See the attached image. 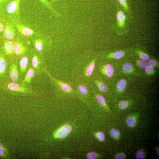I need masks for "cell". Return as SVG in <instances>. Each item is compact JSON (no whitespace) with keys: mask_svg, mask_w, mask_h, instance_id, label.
Segmentation results:
<instances>
[{"mask_svg":"<svg viewBox=\"0 0 159 159\" xmlns=\"http://www.w3.org/2000/svg\"><path fill=\"white\" fill-rule=\"evenodd\" d=\"M72 130V127L70 125H66L60 127L55 133L56 138L59 139L64 138L67 137Z\"/></svg>","mask_w":159,"mask_h":159,"instance_id":"obj_13","label":"cell"},{"mask_svg":"<svg viewBox=\"0 0 159 159\" xmlns=\"http://www.w3.org/2000/svg\"><path fill=\"white\" fill-rule=\"evenodd\" d=\"M126 157L125 155L124 154H117L115 157L116 159H124Z\"/></svg>","mask_w":159,"mask_h":159,"instance_id":"obj_36","label":"cell"},{"mask_svg":"<svg viewBox=\"0 0 159 159\" xmlns=\"http://www.w3.org/2000/svg\"><path fill=\"white\" fill-rule=\"evenodd\" d=\"M0 51L9 61L15 59L13 51V41L4 37L0 39Z\"/></svg>","mask_w":159,"mask_h":159,"instance_id":"obj_5","label":"cell"},{"mask_svg":"<svg viewBox=\"0 0 159 159\" xmlns=\"http://www.w3.org/2000/svg\"><path fill=\"white\" fill-rule=\"evenodd\" d=\"M148 65L154 67L157 66V62L154 59H150L148 61Z\"/></svg>","mask_w":159,"mask_h":159,"instance_id":"obj_35","label":"cell"},{"mask_svg":"<svg viewBox=\"0 0 159 159\" xmlns=\"http://www.w3.org/2000/svg\"><path fill=\"white\" fill-rule=\"evenodd\" d=\"M139 57L142 60L145 61L148 60L149 58L148 55L143 53H141L139 54Z\"/></svg>","mask_w":159,"mask_h":159,"instance_id":"obj_32","label":"cell"},{"mask_svg":"<svg viewBox=\"0 0 159 159\" xmlns=\"http://www.w3.org/2000/svg\"><path fill=\"white\" fill-rule=\"evenodd\" d=\"M29 63V55L28 52L18 60V67L20 83L26 74Z\"/></svg>","mask_w":159,"mask_h":159,"instance_id":"obj_9","label":"cell"},{"mask_svg":"<svg viewBox=\"0 0 159 159\" xmlns=\"http://www.w3.org/2000/svg\"><path fill=\"white\" fill-rule=\"evenodd\" d=\"M30 64L35 71V76L41 75L46 69L43 54L38 52L34 48L29 52Z\"/></svg>","mask_w":159,"mask_h":159,"instance_id":"obj_2","label":"cell"},{"mask_svg":"<svg viewBox=\"0 0 159 159\" xmlns=\"http://www.w3.org/2000/svg\"><path fill=\"white\" fill-rule=\"evenodd\" d=\"M98 156L97 154L95 152H90L87 155V157L89 159H94L97 157Z\"/></svg>","mask_w":159,"mask_h":159,"instance_id":"obj_31","label":"cell"},{"mask_svg":"<svg viewBox=\"0 0 159 159\" xmlns=\"http://www.w3.org/2000/svg\"><path fill=\"white\" fill-rule=\"evenodd\" d=\"M137 64L139 66L142 68H145L148 65V64L146 61L143 60L138 61Z\"/></svg>","mask_w":159,"mask_h":159,"instance_id":"obj_28","label":"cell"},{"mask_svg":"<svg viewBox=\"0 0 159 159\" xmlns=\"http://www.w3.org/2000/svg\"><path fill=\"white\" fill-rule=\"evenodd\" d=\"M78 90L81 94L86 95L88 93L87 87L83 85H80L78 86Z\"/></svg>","mask_w":159,"mask_h":159,"instance_id":"obj_25","label":"cell"},{"mask_svg":"<svg viewBox=\"0 0 159 159\" xmlns=\"http://www.w3.org/2000/svg\"><path fill=\"white\" fill-rule=\"evenodd\" d=\"M115 1H117V0H115Z\"/></svg>","mask_w":159,"mask_h":159,"instance_id":"obj_42","label":"cell"},{"mask_svg":"<svg viewBox=\"0 0 159 159\" xmlns=\"http://www.w3.org/2000/svg\"><path fill=\"white\" fill-rule=\"evenodd\" d=\"M129 105V102L126 101H123L119 103L118 106L122 109H124L127 108Z\"/></svg>","mask_w":159,"mask_h":159,"instance_id":"obj_27","label":"cell"},{"mask_svg":"<svg viewBox=\"0 0 159 159\" xmlns=\"http://www.w3.org/2000/svg\"><path fill=\"white\" fill-rule=\"evenodd\" d=\"M127 82L125 79H122L119 81L116 85V88L118 91L120 92L123 91L125 89Z\"/></svg>","mask_w":159,"mask_h":159,"instance_id":"obj_17","label":"cell"},{"mask_svg":"<svg viewBox=\"0 0 159 159\" xmlns=\"http://www.w3.org/2000/svg\"><path fill=\"white\" fill-rule=\"evenodd\" d=\"M0 88L13 95L35 96L37 91L32 86H23L20 83L12 82L9 80L0 83Z\"/></svg>","mask_w":159,"mask_h":159,"instance_id":"obj_1","label":"cell"},{"mask_svg":"<svg viewBox=\"0 0 159 159\" xmlns=\"http://www.w3.org/2000/svg\"><path fill=\"white\" fill-rule=\"evenodd\" d=\"M39 1L42 3L45 7L47 8L55 15L58 16L60 15L59 13L54 9L52 6V5L50 2L48 0H39Z\"/></svg>","mask_w":159,"mask_h":159,"instance_id":"obj_15","label":"cell"},{"mask_svg":"<svg viewBox=\"0 0 159 159\" xmlns=\"http://www.w3.org/2000/svg\"><path fill=\"white\" fill-rule=\"evenodd\" d=\"M9 78L10 81L20 84L18 60L15 59L9 61Z\"/></svg>","mask_w":159,"mask_h":159,"instance_id":"obj_6","label":"cell"},{"mask_svg":"<svg viewBox=\"0 0 159 159\" xmlns=\"http://www.w3.org/2000/svg\"><path fill=\"white\" fill-rule=\"evenodd\" d=\"M4 25L2 22V20L0 19V32H1L4 30Z\"/></svg>","mask_w":159,"mask_h":159,"instance_id":"obj_37","label":"cell"},{"mask_svg":"<svg viewBox=\"0 0 159 159\" xmlns=\"http://www.w3.org/2000/svg\"><path fill=\"white\" fill-rule=\"evenodd\" d=\"M30 49L27 40L21 37H16L13 40V51L15 59L18 60L26 55Z\"/></svg>","mask_w":159,"mask_h":159,"instance_id":"obj_4","label":"cell"},{"mask_svg":"<svg viewBox=\"0 0 159 159\" xmlns=\"http://www.w3.org/2000/svg\"><path fill=\"white\" fill-rule=\"evenodd\" d=\"M125 55L124 52L122 51H116L112 55V57L116 59H120L123 58Z\"/></svg>","mask_w":159,"mask_h":159,"instance_id":"obj_20","label":"cell"},{"mask_svg":"<svg viewBox=\"0 0 159 159\" xmlns=\"http://www.w3.org/2000/svg\"><path fill=\"white\" fill-rule=\"evenodd\" d=\"M145 157L144 152L141 150H139L136 154V158L137 159H143Z\"/></svg>","mask_w":159,"mask_h":159,"instance_id":"obj_33","label":"cell"},{"mask_svg":"<svg viewBox=\"0 0 159 159\" xmlns=\"http://www.w3.org/2000/svg\"><path fill=\"white\" fill-rule=\"evenodd\" d=\"M12 0H0V8L7 5Z\"/></svg>","mask_w":159,"mask_h":159,"instance_id":"obj_34","label":"cell"},{"mask_svg":"<svg viewBox=\"0 0 159 159\" xmlns=\"http://www.w3.org/2000/svg\"><path fill=\"white\" fill-rule=\"evenodd\" d=\"M103 72L108 78L112 77L114 74V69L112 65L107 64L103 68Z\"/></svg>","mask_w":159,"mask_h":159,"instance_id":"obj_14","label":"cell"},{"mask_svg":"<svg viewBox=\"0 0 159 159\" xmlns=\"http://www.w3.org/2000/svg\"><path fill=\"white\" fill-rule=\"evenodd\" d=\"M110 134L111 137L115 139L118 138L120 135V132L118 130L115 129H112L110 130Z\"/></svg>","mask_w":159,"mask_h":159,"instance_id":"obj_23","label":"cell"},{"mask_svg":"<svg viewBox=\"0 0 159 159\" xmlns=\"http://www.w3.org/2000/svg\"><path fill=\"white\" fill-rule=\"evenodd\" d=\"M122 70L124 73H129L131 72L133 70V66L130 63H125L122 67Z\"/></svg>","mask_w":159,"mask_h":159,"instance_id":"obj_19","label":"cell"},{"mask_svg":"<svg viewBox=\"0 0 159 159\" xmlns=\"http://www.w3.org/2000/svg\"><path fill=\"white\" fill-rule=\"evenodd\" d=\"M4 154V152L2 148H0V156H3Z\"/></svg>","mask_w":159,"mask_h":159,"instance_id":"obj_38","label":"cell"},{"mask_svg":"<svg viewBox=\"0 0 159 159\" xmlns=\"http://www.w3.org/2000/svg\"><path fill=\"white\" fill-rule=\"evenodd\" d=\"M145 73L148 75H149L152 74L154 72V67L148 65L145 68Z\"/></svg>","mask_w":159,"mask_h":159,"instance_id":"obj_29","label":"cell"},{"mask_svg":"<svg viewBox=\"0 0 159 159\" xmlns=\"http://www.w3.org/2000/svg\"><path fill=\"white\" fill-rule=\"evenodd\" d=\"M20 1L21 0H12L5 6L0 8V10L6 11L7 14L18 19Z\"/></svg>","mask_w":159,"mask_h":159,"instance_id":"obj_8","label":"cell"},{"mask_svg":"<svg viewBox=\"0 0 159 159\" xmlns=\"http://www.w3.org/2000/svg\"><path fill=\"white\" fill-rule=\"evenodd\" d=\"M117 19L118 26L120 27H123L124 25L125 17L122 11H120L118 12L117 15Z\"/></svg>","mask_w":159,"mask_h":159,"instance_id":"obj_16","label":"cell"},{"mask_svg":"<svg viewBox=\"0 0 159 159\" xmlns=\"http://www.w3.org/2000/svg\"><path fill=\"white\" fill-rule=\"evenodd\" d=\"M31 40L34 48L38 52L44 54L50 50L52 43L51 38L42 34L34 35Z\"/></svg>","mask_w":159,"mask_h":159,"instance_id":"obj_3","label":"cell"},{"mask_svg":"<svg viewBox=\"0 0 159 159\" xmlns=\"http://www.w3.org/2000/svg\"><path fill=\"white\" fill-rule=\"evenodd\" d=\"M9 61L0 51V83L9 80Z\"/></svg>","mask_w":159,"mask_h":159,"instance_id":"obj_7","label":"cell"},{"mask_svg":"<svg viewBox=\"0 0 159 159\" xmlns=\"http://www.w3.org/2000/svg\"><path fill=\"white\" fill-rule=\"evenodd\" d=\"M35 76V71L29 64L26 74L21 82L20 84L23 86H31L32 81L33 78Z\"/></svg>","mask_w":159,"mask_h":159,"instance_id":"obj_12","label":"cell"},{"mask_svg":"<svg viewBox=\"0 0 159 159\" xmlns=\"http://www.w3.org/2000/svg\"><path fill=\"white\" fill-rule=\"evenodd\" d=\"M2 145L1 143H0V148H2Z\"/></svg>","mask_w":159,"mask_h":159,"instance_id":"obj_40","label":"cell"},{"mask_svg":"<svg viewBox=\"0 0 159 159\" xmlns=\"http://www.w3.org/2000/svg\"><path fill=\"white\" fill-rule=\"evenodd\" d=\"M96 99L99 104L103 106H106V102L104 97L102 95L98 94L97 95Z\"/></svg>","mask_w":159,"mask_h":159,"instance_id":"obj_22","label":"cell"},{"mask_svg":"<svg viewBox=\"0 0 159 159\" xmlns=\"http://www.w3.org/2000/svg\"><path fill=\"white\" fill-rule=\"evenodd\" d=\"M4 35L6 39L13 41L16 38V30L15 22L7 21L4 22Z\"/></svg>","mask_w":159,"mask_h":159,"instance_id":"obj_10","label":"cell"},{"mask_svg":"<svg viewBox=\"0 0 159 159\" xmlns=\"http://www.w3.org/2000/svg\"><path fill=\"white\" fill-rule=\"evenodd\" d=\"M96 137L97 139L101 141H104L105 139L104 133L101 131L98 132L97 133Z\"/></svg>","mask_w":159,"mask_h":159,"instance_id":"obj_30","label":"cell"},{"mask_svg":"<svg viewBox=\"0 0 159 159\" xmlns=\"http://www.w3.org/2000/svg\"><path fill=\"white\" fill-rule=\"evenodd\" d=\"M15 24L16 28L22 35L27 37H32L34 35V32L32 29L20 23L18 21H15Z\"/></svg>","mask_w":159,"mask_h":159,"instance_id":"obj_11","label":"cell"},{"mask_svg":"<svg viewBox=\"0 0 159 159\" xmlns=\"http://www.w3.org/2000/svg\"><path fill=\"white\" fill-rule=\"evenodd\" d=\"M126 122L128 125L131 128H134L136 125L135 119L132 116H129L127 118Z\"/></svg>","mask_w":159,"mask_h":159,"instance_id":"obj_21","label":"cell"},{"mask_svg":"<svg viewBox=\"0 0 159 159\" xmlns=\"http://www.w3.org/2000/svg\"><path fill=\"white\" fill-rule=\"evenodd\" d=\"M59 0H51V1L50 2L51 4L52 5L54 3H55L58 1Z\"/></svg>","mask_w":159,"mask_h":159,"instance_id":"obj_39","label":"cell"},{"mask_svg":"<svg viewBox=\"0 0 159 159\" xmlns=\"http://www.w3.org/2000/svg\"><path fill=\"white\" fill-rule=\"evenodd\" d=\"M97 87L99 90L102 92L106 93L107 92L108 88L107 86L102 82H99L97 83Z\"/></svg>","mask_w":159,"mask_h":159,"instance_id":"obj_24","label":"cell"},{"mask_svg":"<svg viewBox=\"0 0 159 159\" xmlns=\"http://www.w3.org/2000/svg\"><path fill=\"white\" fill-rule=\"evenodd\" d=\"M157 153L158 156H159V150L157 151Z\"/></svg>","mask_w":159,"mask_h":159,"instance_id":"obj_41","label":"cell"},{"mask_svg":"<svg viewBox=\"0 0 159 159\" xmlns=\"http://www.w3.org/2000/svg\"><path fill=\"white\" fill-rule=\"evenodd\" d=\"M118 2L125 10L128 11L129 7L127 0H118Z\"/></svg>","mask_w":159,"mask_h":159,"instance_id":"obj_26","label":"cell"},{"mask_svg":"<svg viewBox=\"0 0 159 159\" xmlns=\"http://www.w3.org/2000/svg\"><path fill=\"white\" fill-rule=\"evenodd\" d=\"M95 61L93 60L87 68L85 74L87 76H89L92 75L95 68Z\"/></svg>","mask_w":159,"mask_h":159,"instance_id":"obj_18","label":"cell"}]
</instances>
